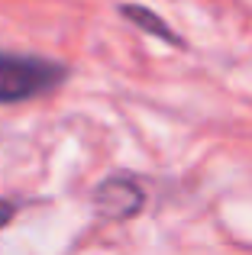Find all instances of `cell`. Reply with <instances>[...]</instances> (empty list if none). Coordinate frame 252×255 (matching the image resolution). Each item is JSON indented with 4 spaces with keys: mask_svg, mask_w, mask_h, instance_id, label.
Segmentation results:
<instances>
[{
    "mask_svg": "<svg viewBox=\"0 0 252 255\" xmlns=\"http://www.w3.org/2000/svg\"><path fill=\"white\" fill-rule=\"evenodd\" d=\"M62 78L65 65L58 62L39 55H19V52H0V104H19V100L39 97L58 87Z\"/></svg>",
    "mask_w": 252,
    "mask_h": 255,
    "instance_id": "cell-1",
    "label": "cell"
},
{
    "mask_svg": "<svg viewBox=\"0 0 252 255\" xmlns=\"http://www.w3.org/2000/svg\"><path fill=\"white\" fill-rule=\"evenodd\" d=\"M94 204L104 217L110 220H126L142 210V187L132 178H107L94 194Z\"/></svg>",
    "mask_w": 252,
    "mask_h": 255,
    "instance_id": "cell-2",
    "label": "cell"
},
{
    "mask_svg": "<svg viewBox=\"0 0 252 255\" xmlns=\"http://www.w3.org/2000/svg\"><path fill=\"white\" fill-rule=\"evenodd\" d=\"M120 13H123L126 19H132L139 29H145L149 36H158V39H165V42H171V45H181V39L171 32V26L165 23L158 13H152L149 6H142V3H123Z\"/></svg>",
    "mask_w": 252,
    "mask_h": 255,
    "instance_id": "cell-3",
    "label": "cell"
},
{
    "mask_svg": "<svg viewBox=\"0 0 252 255\" xmlns=\"http://www.w3.org/2000/svg\"><path fill=\"white\" fill-rule=\"evenodd\" d=\"M13 213H16V207L10 204V200H0V226H6L13 220Z\"/></svg>",
    "mask_w": 252,
    "mask_h": 255,
    "instance_id": "cell-4",
    "label": "cell"
}]
</instances>
